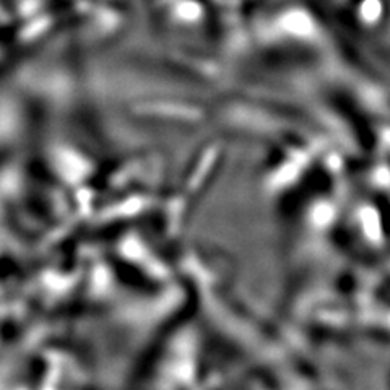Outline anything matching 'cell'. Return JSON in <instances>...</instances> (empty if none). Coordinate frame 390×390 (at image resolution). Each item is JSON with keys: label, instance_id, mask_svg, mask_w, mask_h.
<instances>
[{"label": "cell", "instance_id": "cell-2", "mask_svg": "<svg viewBox=\"0 0 390 390\" xmlns=\"http://www.w3.org/2000/svg\"><path fill=\"white\" fill-rule=\"evenodd\" d=\"M363 10H364V13H366V17L372 18V17H376V15H377V12H379V5H377L376 0H368V2L364 4Z\"/></svg>", "mask_w": 390, "mask_h": 390}, {"label": "cell", "instance_id": "cell-1", "mask_svg": "<svg viewBox=\"0 0 390 390\" xmlns=\"http://www.w3.org/2000/svg\"><path fill=\"white\" fill-rule=\"evenodd\" d=\"M288 28L296 31V33H304V31L309 29V21L304 15H291L288 17Z\"/></svg>", "mask_w": 390, "mask_h": 390}]
</instances>
